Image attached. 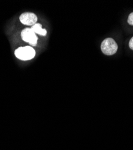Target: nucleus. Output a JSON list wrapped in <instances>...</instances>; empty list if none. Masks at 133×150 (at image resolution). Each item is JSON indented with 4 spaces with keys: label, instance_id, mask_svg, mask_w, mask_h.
I'll use <instances>...</instances> for the list:
<instances>
[{
    "label": "nucleus",
    "instance_id": "f257e3e1",
    "mask_svg": "<svg viewBox=\"0 0 133 150\" xmlns=\"http://www.w3.org/2000/svg\"><path fill=\"white\" fill-rule=\"evenodd\" d=\"M118 45L116 41L112 38L104 39L101 44V50L102 52L108 56L115 54L118 51Z\"/></svg>",
    "mask_w": 133,
    "mask_h": 150
},
{
    "label": "nucleus",
    "instance_id": "f03ea898",
    "mask_svg": "<svg viewBox=\"0 0 133 150\" xmlns=\"http://www.w3.org/2000/svg\"><path fill=\"white\" fill-rule=\"evenodd\" d=\"M15 56L20 60H30L34 58L35 55V50L31 46L20 47L15 50Z\"/></svg>",
    "mask_w": 133,
    "mask_h": 150
},
{
    "label": "nucleus",
    "instance_id": "7ed1b4c3",
    "mask_svg": "<svg viewBox=\"0 0 133 150\" xmlns=\"http://www.w3.org/2000/svg\"><path fill=\"white\" fill-rule=\"evenodd\" d=\"M21 37L23 41L28 43L30 45L35 46L37 43L38 37L31 28H27L23 30L21 33Z\"/></svg>",
    "mask_w": 133,
    "mask_h": 150
},
{
    "label": "nucleus",
    "instance_id": "20e7f679",
    "mask_svg": "<svg viewBox=\"0 0 133 150\" xmlns=\"http://www.w3.org/2000/svg\"><path fill=\"white\" fill-rule=\"evenodd\" d=\"M20 21L22 23L26 25H34L37 21V17L34 13L31 12H25L19 17Z\"/></svg>",
    "mask_w": 133,
    "mask_h": 150
},
{
    "label": "nucleus",
    "instance_id": "39448f33",
    "mask_svg": "<svg viewBox=\"0 0 133 150\" xmlns=\"http://www.w3.org/2000/svg\"><path fill=\"white\" fill-rule=\"evenodd\" d=\"M31 28L35 34H38L42 36H45L47 34V31L42 28V25L40 23H36L32 26Z\"/></svg>",
    "mask_w": 133,
    "mask_h": 150
},
{
    "label": "nucleus",
    "instance_id": "423d86ee",
    "mask_svg": "<svg viewBox=\"0 0 133 150\" xmlns=\"http://www.w3.org/2000/svg\"><path fill=\"white\" fill-rule=\"evenodd\" d=\"M128 23L130 25L133 26V12L131 13L128 18Z\"/></svg>",
    "mask_w": 133,
    "mask_h": 150
},
{
    "label": "nucleus",
    "instance_id": "0eeeda50",
    "mask_svg": "<svg viewBox=\"0 0 133 150\" xmlns=\"http://www.w3.org/2000/svg\"><path fill=\"white\" fill-rule=\"evenodd\" d=\"M128 45H129V48L133 51V37H132L131 39H130V40L129 42V43H128Z\"/></svg>",
    "mask_w": 133,
    "mask_h": 150
}]
</instances>
